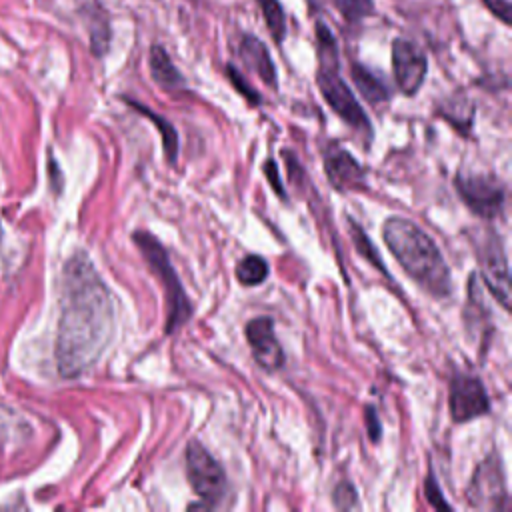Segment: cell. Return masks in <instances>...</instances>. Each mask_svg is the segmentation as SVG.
Returning <instances> with one entry per match:
<instances>
[{
    "label": "cell",
    "mask_w": 512,
    "mask_h": 512,
    "mask_svg": "<svg viewBox=\"0 0 512 512\" xmlns=\"http://www.w3.org/2000/svg\"><path fill=\"white\" fill-rule=\"evenodd\" d=\"M112 298L86 254L64 268L62 314L56 336V362L64 378H76L96 364L110 342Z\"/></svg>",
    "instance_id": "1"
},
{
    "label": "cell",
    "mask_w": 512,
    "mask_h": 512,
    "mask_svg": "<svg viewBox=\"0 0 512 512\" xmlns=\"http://www.w3.org/2000/svg\"><path fill=\"white\" fill-rule=\"evenodd\" d=\"M382 238L404 268V272L416 280L434 298H446L450 294V270L444 262L436 242L414 222L392 216L384 222Z\"/></svg>",
    "instance_id": "2"
},
{
    "label": "cell",
    "mask_w": 512,
    "mask_h": 512,
    "mask_svg": "<svg viewBox=\"0 0 512 512\" xmlns=\"http://www.w3.org/2000/svg\"><path fill=\"white\" fill-rule=\"evenodd\" d=\"M134 242L138 250L142 252L144 260L152 268V272L162 280L164 286V298L168 304V318H166V332L178 330L192 314L190 300L170 264V258L164 250V246L152 236L150 232H134Z\"/></svg>",
    "instance_id": "3"
},
{
    "label": "cell",
    "mask_w": 512,
    "mask_h": 512,
    "mask_svg": "<svg viewBox=\"0 0 512 512\" xmlns=\"http://www.w3.org/2000/svg\"><path fill=\"white\" fill-rule=\"evenodd\" d=\"M316 84L320 88V94L324 96L326 104L332 108V112L346 122L352 130H356L364 142L372 140V124L370 118L366 116L364 108L352 94L350 86L342 80L338 68H322L318 66L316 74Z\"/></svg>",
    "instance_id": "4"
},
{
    "label": "cell",
    "mask_w": 512,
    "mask_h": 512,
    "mask_svg": "<svg viewBox=\"0 0 512 512\" xmlns=\"http://www.w3.org/2000/svg\"><path fill=\"white\" fill-rule=\"evenodd\" d=\"M186 474L196 496L208 506H216L224 498L226 474L214 456L196 440L186 448Z\"/></svg>",
    "instance_id": "5"
},
{
    "label": "cell",
    "mask_w": 512,
    "mask_h": 512,
    "mask_svg": "<svg viewBox=\"0 0 512 512\" xmlns=\"http://www.w3.org/2000/svg\"><path fill=\"white\" fill-rule=\"evenodd\" d=\"M466 498L472 508L500 510L506 506V484L502 462L496 452L486 456L474 470L472 480L466 488Z\"/></svg>",
    "instance_id": "6"
},
{
    "label": "cell",
    "mask_w": 512,
    "mask_h": 512,
    "mask_svg": "<svg viewBox=\"0 0 512 512\" xmlns=\"http://www.w3.org/2000/svg\"><path fill=\"white\" fill-rule=\"evenodd\" d=\"M392 74L398 90L404 96H414L422 88L428 74V58L424 50L408 38H394Z\"/></svg>",
    "instance_id": "7"
},
{
    "label": "cell",
    "mask_w": 512,
    "mask_h": 512,
    "mask_svg": "<svg viewBox=\"0 0 512 512\" xmlns=\"http://www.w3.org/2000/svg\"><path fill=\"white\" fill-rule=\"evenodd\" d=\"M456 190L462 202L482 218H496L504 208V188L492 176L458 174Z\"/></svg>",
    "instance_id": "8"
},
{
    "label": "cell",
    "mask_w": 512,
    "mask_h": 512,
    "mask_svg": "<svg viewBox=\"0 0 512 512\" xmlns=\"http://www.w3.org/2000/svg\"><path fill=\"white\" fill-rule=\"evenodd\" d=\"M478 262L482 278L502 308H510V272L504 246L494 232H486V238L478 244Z\"/></svg>",
    "instance_id": "9"
},
{
    "label": "cell",
    "mask_w": 512,
    "mask_h": 512,
    "mask_svg": "<svg viewBox=\"0 0 512 512\" xmlns=\"http://www.w3.org/2000/svg\"><path fill=\"white\" fill-rule=\"evenodd\" d=\"M490 410L488 394L480 378L458 374L450 384V414L454 422H468Z\"/></svg>",
    "instance_id": "10"
},
{
    "label": "cell",
    "mask_w": 512,
    "mask_h": 512,
    "mask_svg": "<svg viewBox=\"0 0 512 512\" xmlns=\"http://www.w3.org/2000/svg\"><path fill=\"white\" fill-rule=\"evenodd\" d=\"M246 340L252 348L254 360L264 370H278L284 364V352L274 334V320L268 316L252 318L246 324Z\"/></svg>",
    "instance_id": "11"
},
{
    "label": "cell",
    "mask_w": 512,
    "mask_h": 512,
    "mask_svg": "<svg viewBox=\"0 0 512 512\" xmlns=\"http://www.w3.org/2000/svg\"><path fill=\"white\" fill-rule=\"evenodd\" d=\"M324 170L328 182L336 190H352L364 184V168L356 162V158L344 150L340 144H330L324 152Z\"/></svg>",
    "instance_id": "12"
},
{
    "label": "cell",
    "mask_w": 512,
    "mask_h": 512,
    "mask_svg": "<svg viewBox=\"0 0 512 512\" xmlns=\"http://www.w3.org/2000/svg\"><path fill=\"white\" fill-rule=\"evenodd\" d=\"M238 56L244 62V66L254 72L266 86L276 88L278 86V74L274 60L268 52V46L254 34L244 32L238 42Z\"/></svg>",
    "instance_id": "13"
},
{
    "label": "cell",
    "mask_w": 512,
    "mask_h": 512,
    "mask_svg": "<svg viewBox=\"0 0 512 512\" xmlns=\"http://www.w3.org/2000/svg\"><path fill=\"white\" fill-rule=\"evenodd\" d=\"M148 68H150L152 80L164 90H180L186 84L184 76L174 66V62L170 60V56H168V52L162 44H152L150 46Z\"/></svg>",
    "instance_id": "14"
},
{
    "label": "cell",
    "mask_w": 512,
    "mask_h": 512,
    "mask_svg": "<svg viewBox=\"0 0 512 512\" xmlns=\"http://www.w3.org/2000/svg\"><path fill=\"white\" fill-rule=\"evenodd\" d=\"M350 76H352V82H354L356 90L360 92V96H364L370 104H380L390 98L386 82L378 74H374L368 66L360 64V62H352Z\"/></svg>",
    "instance_id": "15"
},
{
    "label": "cell",
    "mask_w": 512,
    "mask_h": 512,
    "mask_svg": "<svg viewBox=\"0 0 512 512\" xmlns=\"http://www.w3.org/2000/svg\"><path fill=\"white\" fill-rule=\"evenodd\" d=\"M128 104L134 106L142 116L150 118L158 126V132L162 134V142H164V154H166L168 162L174 164L176 158H178V132H176V128L164 116H158L150 108H146V106H142L138 102H132V100H128Z\"/></svg>",
    "instance_id": "16"
},
{
    "label": "cell",
    "mask_w": 512,
    "mask_h": 512,
    "mask_svg": "<svg viewBox=\"0 0 512 512\" xmlns=\"http://www.w3.org/2000/svg\"><path fill=\"white\" fill-rule=\"evenodd\" d=\"M316 34V50H318V66L322 68H338V42L326 22L316 20L314 24Z\"/></svg>",
    "instance_id": "17"
},
{
    "label": "cell",
    "mask_w": 512,
    "mask_h": 512,
    "mask_svg": "<svg viewBox=\"0 0 512 512\" xmlns=\"http://www.w3.org/2000/svg\"><path fill=\"white\" fill-rule=\"evenodd\" d=\"M272 40L280 46L286 38V12L280 0H256Z\"/></svg>",
    "instance_id": "18"
},
{
    "label": "cell",
    "mask_w": 512,
    "mask_h": 512,
    "mask_svg": "<svg viewBox=\"0 0 512 512\" xmlns=\"http://www.w3.org/2000/svg\"><path fill=\"white\" fill-rule=\"evenodd\" d=\"M268 262L258 254H248L236 264V278L242 286H258L268 278Z\"/></svg>",
    "instance_id": "19"
},
{
    "label": "cell",
    "mask_w": 512,
    "mask_h": 512,
    "mask_svg": "<svg viewBox=\"0 0 512 512\" xmlns=\"http://www.w3.org/2000/svg\"><path fill=\"white\" fill-rule=\"evenodd\" d=\"M92 12V18H90V48H92V54L102 58L106 52H108V46H110V24H108V18L102 10H90Z\"/></svg>",
    "instance_id": "20"
},
{
    "label": "cell",
    "mask_w": 512,
    "mask_h": 512,
    "mask_svg": "<svg viewBox=\"0 0 512 512\" xmlns=\"http://www.w3.org/2000/svg\"><path fill=\"white\" fill-rule=\"evenodd\" d=\"M332 4L350 24H356L374 14V0H332Z\"/></svg>",
    "instance_id": "21"
},
{
    "label": "cell",
    "mask_w": 512,
    "mask_h": 512,
    "mask_svg": "<svg viewBox=\"0 0 512 512\" xmlns=\"http://www.w3.org/2000/svg\"><path fill=\"white\" fill-rule=\"evenodd\" d=\"M350 236H352V240H354V244H356V250H358L366 260H370L382 274H386V266L380 262L374 244L370 242V238L364 234V230H362L356 222H350Z\"/></svg>",
    "instance_id": "22"
},
{
    "label": "cell",
    "mask_w": 512,
    "mask_h": 512,
    "mask_svg": "<svg viewBox=\"0 0 512 512\" xmlns=\"http://www.w3.org/2000/svg\"><path fill=\"white\" fill-rule=\"evenodd\" d=\"M226 76H228V80L232 82V86H234L250 104L258 106V104L262 102L260 94L246 82V78L240 74V70H238L234 64H226Z\"/></svg>",
    "instance_id": "23"
},
{
    "label": "cell",
    "mask_w": 512,
    "mask_h": 512,
    "mask_svg": "<svg viewBox=\"0 0 512 512\" xmlns=\"http://www.w3.org/2000/svg\"><path fill=\"white\" fill-rule=\"evenodd\" d=\"M334 506L340 508V510H350V508L358 506L356 488L350 482H340L334 488Z\"/></svg>",
    "instance_id": "24"
},
{
    "label": "cell",
    "mask_w": 512,
    "mask_h": 512,
    "mask_svg": "<svg viewBox=\"0 0 512 512\" xmlns=\"http://www.w3.org/2000/svg\"><path fill=\"white\" fill-rule=\"evenodd\" d=\"M482 4L490 10V14H494L504 26L512 24V16H510V0H482Z\"/></svg>",
    "instance_id": "25"
},
{
    "label": "cell",
    "mask_w": 512,
    "mask_h": 512,
    "mask_svg": "<svg viewBox=\"0 0 512 512\" xmlns=\"http://www.w3.org/2000/svg\"><path fill=\"white\" fill-rule=\"evenodd\" d=\"M426 498H428V502H430L434 508L452 510V506L442 500V492L438 490V484H436V478H434L432 472H430L428 478H426Z\"/></svg>",
    "instance_id": "26"
},
{
    "label": "cell",
    "mask_w": 512,
    "mask_h": 512,
    "mask_svg": "<svg viewBox=\"0 0 512 512\" xmlns=\"http://www.w3.org/2000/svg\"><path fill=\"white\" fill-rule=\"evenodd\" d=\"M366 432H368V438L372 442H378L380 440V432H382V426H380V420H378V414H376V408L370 404L366 406Z\"/></svg>",
    "instance_id": "27"
},
{
    "label": "cell",
    "mask_w": 512,
    "mask_h": 512,
    "mask_svg": "<svg viewBox=\"0 0 512 512\" xmlns=\"http://www.w3.org/2000/svg\"><path fill=\"white\" fill-rule=\"evenodd\" d=\"M264 174H266L270 186L274 188V192H276L280 198H284V186H282V182H280V178H278V166H276L274 160H266V162H264Z\"/></svg>",
    "instance_id": "28"
},
{
    "label": "cell",
    "mask_w": 512,
    "mask_h": 512,
    "mask_svg": "<svg viewBox=\"0 0 512 512\" xmlns=\"http://www.w3.org/2000/svg\"><path fill=\"white\" fill-rule=\"evenodd\" d=\"M306 4L310 8V12H316L320 8V0H306Z\"/></svg>",
    "instance_id": "29"
}]
</instances>
